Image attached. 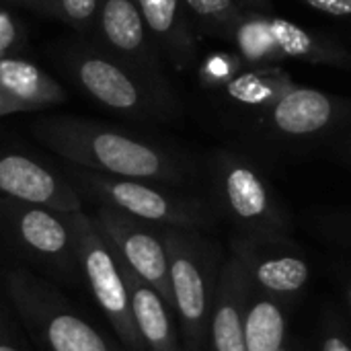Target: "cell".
Masks as SVG:
<instances>
[{"label": "cell", "instance_id": "6da1fadb", "mask_svg": "<svg viewBox=\"0 0 351 351\" xmlns=\"http://www.w3.org/2000/svg\"><path fill=\"white\" fill-rule=\"evenodd\" d=\"M29 130L41 146L80 169L138 181H175L181 175L162 148L93 119L43 115Z\"/></svg>", "mask_w": 351, "mask_h": 351}, {"label": "cell", "instance_id": "7a4b0ae2", "mask_svg": "<svg viewBox=\"0 0 351 351\" xmlns=\"http://www.w3.org/2000/svg\"><path fill=\"white\" fill-rule=\"evenodd\" d=\"M4 294L41 351H128L103 335L49 282L23 265L2 269Z\"/></svg>", "mask_w": 351, "mask_h": 351}, {"label": "cell", "instance_id": "3957f363", "mask_svg": "<svg viewBox=\"0 0 351 351\" xmlns=\"http://www.w3.org/2000/svg\"><path fill=\"white\" fill-rule=\"evenodd\" d=\"M60 68L95 103L132 119L162 117L171 107L169 93L158 90L142 74L111 56L99 43L78 35L58 49Z\"/></svg>", "mask_w": 351, "mask_h": 351}, {"label": "cell", "instance_id": "277c9868", "mask_svg": "<svg viewBox=\"0 0 351 351\" xmlns=\"http://www.w3.org/2000/svg\"><path fill=\"white\" fill-rule=\"evenodd\" d=\"M0 243L60 282L84 284L66 212L0 197Z\"/></svg>", "mask_w": 351, "mask_h": 351}, {"label": "cell", "instance_id": "5b68a950", "mask_svg": "<svg viewBox=\"0 0 351 351\" xmlns=\"http://www.w3.org/2000/svg\"><path fill=\"white\" fill-rule=\"evenodd\" d=\"M66 218L74 237L84 284L88 286L97 306L107 317L109 325L113 327L117 339L125 350L146 351L132 315L130 292L111 245L105 241L93 218L82 210L66 212Z\"/></svg>", "mask_w": 351, "mask_h": 351}, {"label": "cell", "instance_id": "8992f818", "mask_svg": "<svg viewBox=\"0 0 351 351\" xmlns=\"http://www.w3.org/2000/svg\"><path fill=\"white\" fill-rule=\"evenodd\" d=\"M88 39L142 74L158 90L169 93L160 72L158 45L136 0H101Z\"/></svg>", "mask_w": 351, "mask_h": 351}, {"label": "cell", "instance_id": "52a82bcc", "mask_svg": "<svg viewBox=\"0 0 351 351\" xmlns=\"http://www.w3.org/2000/svg\"><path fill=\"white\" fill-rule=\"evenodd\" d=\"M66 177L76 187L80 197L84 195L97 204L117 208L144 222L187 224L191 220L189 206L148 185L146 181L103 175L74 165L66 169Z\"/></svg>", "mask_w": 351, "mask_h": 351}, {"label": "cell", "instance_id": "ba28073f", "mask_svg": "<svg viewBox=\"0 0 351 351\" xmlns=\"http://www.w3.org/2000/svg\"><path fill=\"white\" fill-rule=\"evenodd\" d=\"M105 241L119 255V259L136 271L148 286H152L167 306H175L171 276H169V253L165 241L144 226V220L134 218L117 208L103 206L90 216Z\"/></svg>", "mask_w": 351, "mask_h": 351}, {"label": "cell", "instance_id": "9c48e42d", "mask_svg": "<svg viewBox=\"0 0 351 351\" xmlns=\"http://www.w3.org/2000/svg\"><path fill=\"white\" fill-rule=\"evenodd\" d=\"M0 197L53 208L58 212L82 210V197L66 173L31 154L23 146L0 138Z\"/></svg>", "mask_w": 351, "mask_h": 351}, {"label": "cell", "instance_id": "30bf717a", "mask_svg": "<svg viewBox=\"0 0 351 351\" xmlns=\"http://www.w3.org/2000/svg\"><path fill=\"white\" fill-rule=\"evenodd\" d=\"M0 93L14 113L39 111L66 101V90L56 78L37 64L16 56L0 58Z\"/></svg>", "mask_w": 351, "mask_h": 351}, {"label": "cell", "instance_id": "8fae6325", "mask_svg": "<svg viewBox=\"0 0 351 351\" xmlns=\"http://www.w3.org/2000/svg\"><path fill=\"white\" fill-rule=\"evenodd\" d=\"M115 259L125 280L130 302H132V315H134L138 333L146 346V351H179L167 302L160 298V294L152 286H148L136 271H132L119 259L117 253H115Z\"/></svg>", "mask_w": 351, "mask_h": 351}, {"label": "cell", "instance_id": "7c38bea8", "mask_svg": "<svg viewBox=\"0 0 351 351\" xmlns=\"http://www.w3.org/2000/svg\"><path fill=\"white\" fill-rule=\"evenodd\" d=\"M165 247L169 253V276H171L175 308L185 325V331L189 335H195L199 331L208 306L204 278L197 265L193 263V259L189 257L179 234L169 232L165 237Z\"/></svg>", "mask_w": 351, "mask_h": 351}, {"label": "cell", "instance_id": "4fadbf2b", "mask_svg": "<svg viewBox=\"0 0 351 351\" xmlns=\"http://www.w3.org/2000/svg\"><path fill=\"white\" fill-rule=\"evenodd\" d=\"M142 19L156 45L175 62L183 64L193 51V39L183 12V0H136Z\"/></svg>", "mask_w": 351, "mask_h": 351}, {"label": "cell", "instance_id": "5bb4252c", "mask_svg": "<svg viewBox=\"0 0 351 351\" xmlns=\"http://www.w3.org/2000/svg\"><path fill=\"white\" fill-rule=\"evenodd\" d=\"M333 117V103L327 95L313 88H294L284 95L276 109V125L290 136H306L323 130Z\"/></svg>", "mask_w": 351, "mask_h": 351}, {"label": "cell", "instance_id": "9a60e30c", "mask_svg": "<svg viewBox=\"0 0 351 351\" xmlns=\"http://www.w3.org/2000/svg\"><path fill=\"white\" fill-rule=\"evenodd\" d=\"M224 191L230 208L241 218L253 220L267 212V189L257 173L249 167H232L226 175Z\"/></svg>", "mask_w": 351, "mask_h": 351}, {"label": "cell", "instance_id": "2e32d148", "mask_svg": "<svg viewBox=\"0 0 351 351\" xmlns=\"http://www.w3.org/2000/svg\"><path fill=\"white\" fill-rule=\"evenodd\" d=\"M284 315L274 302H257L245 319L247 351H280L284 343Z\"/></svg>", "mask_w": 351, "mask_h": 351}, {"label": "cell", "instance_id": "e0dca14e", "mask_svg": "<svg viewBox=\"0 0 351 351\" xmlns=\"http://www.w3.org/2000/svg\"><path fill=\"white\" fill-rule=\"evenodd\" d=\"M257 280L274 292H296L308 280V265L296 257L271 259L257 267Z\"/></svg>", "mask_w": 351, "mask_h": 351}, {"label": "cell", "instance_id": "ac0fdd59", "mask_svg": "<svg viewBox=\"0 0 351 351\" xmlns=\"http://www.w3.org/2000/svg\"><path fill=\"white\" fill-rule=\"evenodd\" d=\"M101 0H47L37 14L62 21L76 35L88 37L95 25V16Z\"/></svg>", "mask_w": 351, "mask_h": 351}, {"label": "cell", "instance_id": "d6986e66", "mask_svg": "<svg viewBox=\"0 0 351 351\" xmlns=\"http://www.w3.org/2000/svg\"><path fill=\"white\" fill-rule=\"evenodd\" d=\"M212 339L216 351H247L245 323L232 304H222L212 321Z\"/></svg>", "mask_w": 351, "mask_h": 351}, {"label": "cell", "instance_id": "ffe728a7", "mask_svg": "<svg viewBox=\"0 0 351 351\" xmlns=\"http://www.w3.org/2000/svg\"><path fill=\"white\" fill-rule=\"evenodd\" d=\"M269 35L274 39V43L286 53V56H294V58H308V56H317V47L311 39V35L296 27L290 21L284 19H271L267 23Z\"/></svg>", "mask_w": 351, "mask_h": 351}, {"label": "cell", "instance_id": "44dd1931", "mask_svg": "<svg viewBox=\"0 0 351 351\" xmlns=\"http://www.w3.org/2000/svg\"><path fill=\"white\" fill-rule=\"evenodd\" d=\"M185 6L206 25L230 27L237 23V6L232 0H183Z\"/></svg>", "mask_w": 351, "mask_h": 351}, {"label": "cell", "instance_id": "7402d4cb", "mask_svg": "<svg viewBox=\"0 0 351 351\" xmlns=\"http://www.w3.org/2000/svg\"><path fill=\"white\" fill-rule=\"evenodd\" d=\"M25 41L23 25L6 10H0V58L10 56Z\"/></svg>", "mask_w": 351, "mask_h": 351}, {"label": "cell", "instance_id": "603a6c76", "mask_svg": "<svg viewBox=\"0 0 351 351\" xmlns=\"http://www.w3.org/2000/svg\"><path fill=\"white\" fill-rule=\"evenodd\" d=\"M0 351H29L19 329L14 327L2 304H0Z\"/></svg>", "mask_w": 351, "mask_h": 351}, {"label": "cell", "instance_id": "cb8c5ba5", "mask_svg": "<svg viewBox=\"0 0 351 351\" xmlns=\"http://www.w3.org/2000/svg\"><path fill=\"white\" fill-rule=\"evenodd\" d=\"M315 10L327 12L331 16H350L351 0H304Z\"/></svg>", "mask_w": 351, "mask_h": 351}, {"label": "cell", "instance_id": "d4e9b609", "mask_svg": "<svg viewBox=\"0 0 351 351\" xmlns=\"http://www.w3.org/2000/svg\"><path fill=\"white\" fill-rule=\"evenodd\" d=\"M323 351H351V348L339 337H329L323 346Z\"/></svg>", "mask_w": 351, "mask_h": 351}, {"label": "cell", "instance_id": "484cf974", "mask_svg": "<svg viewBox=\"0 0 351 351\" xmlns=\"http://www.w3.org/2000/svg\"><path fill=\"white\" fill-rule=\"evenodd\" d=\"M4 2L16 4V6H23V8H29V10H33V12H39L41 6H43L47 0H4Z\"/></svg>", "mask_w": 351, "mask_h": 351}, {"label": "cell", "instance_id": "4316f807", "mask_svg": "<svg viewBox=\"0 0 351 351\" xmlns=\"http://www.w3.org/2000/svg\"><path fill=\"white\" fill-rule=\"evenodd\" d=\"M247 2H253V4H261V6H265V0H247Z\"/></svg>", "mask_w": 351, "mask_h": 351}, {"label": "cell", "instance_id": "83f0119b", "mask_svg": "<svg viewBox=\"0 0 351 351\" xmlns=\"http://www.w3.org/2000/svg\"><path fill=\"white\" fill-rule=\"evenodd\" d=\"M350 302H351V290H350Z\"/></svg>", "mask_w": 351, "mask_h": 351}]
</instances>
